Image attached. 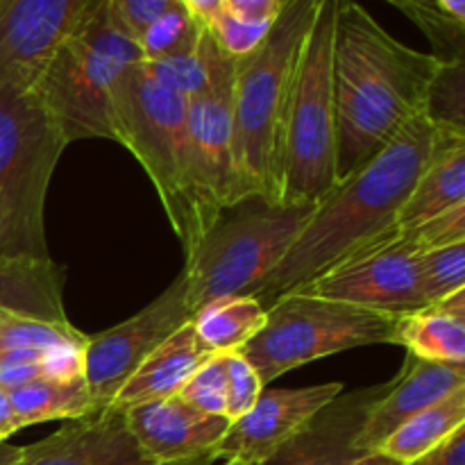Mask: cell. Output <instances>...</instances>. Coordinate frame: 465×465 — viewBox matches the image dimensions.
Instances as JSON below:
<instances>
[{
	"mask_svg": "<svg viewBox=\"0 0 465 465\" xmlns=\"http://www.w3.org/2000/svg\"><path fill=\"white\" fill-rule=\"evenodd\" d=\"M439 123L416 116L384 150L341 180L313 209L275 271L252 293L263 309L398 234V218L439 145Z\"/></svg>",
	"mask_w": 465,
	"mask_h": 465,
	"instance_id": "obj_1",
	"label": "cell"
},
{
	"mask_svg": "<svg viewBox=\"0 0 465 465\" xmlns=\"http://www.w3.org/2000/svg\"><path fill=\"white\" fill-rule=\"evenodd\" d=\"M443 66L436 54L389 35L357 0H341L331 54L339 182L427 114Z\"/></svg>",
	"mask_w": 465,
	"mask_h": 465,
	"instance_id": "obj_2",
	"label": "cell"
},
{
	"mask_svg": "<svg viewBox=\"0 0 465 465\" xmlns=\"http://www.w3.org/2000/svg\"><path fill=\"white\" fill-rule=\"evenodd\" d=\"M322 0H282L262 44L234 59L232 95V207H277L284 191V141L304 44Z\"/></svg>",
	"mask_w": 465,
	"mask_h": 465,
	"instance_id": "obj_3",
	"label": "cell"
},
{
	"mask_svg": "<svg viewBox=\"0 0 465 465\" xmlns=\"http://www.w3.org/2000/svg\"><path fill=\"white\" fill-rule=\"evenodd\" d=\"M139 62H143L139 44L114 23L103 0L54 50L36 77L35 91L68 143L116 141V86L127 68Z\"/></svg>",
	"mask_w": 465,
	"mask_h": 465,
	"instance_id": "obj_4",
	"label": "cell"
},
{
	"mask_svg": "<svg viewBox=\"0 0 465 465\" xmlns=\"http://www.w3.org/2000/svg\"><path fill=\"white\" fill-rule=\"evenodd\" d=\"M66 145L35 86L0 84V257H50L45 195Z\"/></svg>",
	"mask_w": 465,
	"mask_h": 465,
	"instance_id": "obj_5",
	"label": "cell"
},
{
	"mask_svg": "<svg viewBox=\"0 0 465 465\" xmlns=\"http://www.w3.org/2000/svg\"><path fill=\"white\" fill-rule=\"evenodd\" d=\"M398 321V313L289 293L266 309L263 330L236 352L257 371L266 386L316 359L366 345L393 343Z\"/></svg>",
	"mask_w": 465,
	"mask_h": 465,
	"instance_id": "obj_6",
	"label": "cell"
},
{
	"mask_svg": "<svg viewBox=\"0 0 465 465\" xmlns=\"http://www.w3.org/2000/svg\"><path fill=\"white\" fill-rule=\"evenodd\" d=\"M341 0H322L304 44L291 95L282 204L321 203L336 184L334 25Z\"/></svg>",
	"mask_w": 465,
	"mask_h": 465,
	"instance_id": "obj_7",
	"label": "cell"
},
{
	"mask_svg": "<svg viewBox=\"0 0 465 465\" xmlns=\"http://www.w3.org/2000/svg\"><path fill=\"white\" fill-rule=\"evenodd\" d=\"M318 203L262 204L257 212L218 221L186 254L191 312L232 295H252L284 259Z\"/></svg>",
	"mask_w": 465,
	"mask_h": 465,
	"instance_id": "obj_8",
	"label": "cell"
},
{
	"mask_svg": "<svg viewBox=\"0 0 465 465\" xmlns=\"http://www.w3.org/2000/svg\"><path fill=\"white\" fill-rule=\"evenodd\" d=\"M186 103L145 73L143 64L125 71L116 86V143L125 145L143 166L180 243H186L189 213L184 195Z\"/></svg>",
	"mask_w": 465,
	"mask_h": 465,
	"instance_id": "obj_9",
	"label": "cell"
},
{
	"mask_svg": "<svg viewBox=\"0 0 465 465\" xmlns=\"http://www.w3.org/2000/svg\"><path fill=\"white\" fill-rule=\"evenodd\" d=\"M232 95L234 59L221 50L212 77L186 103L184 195L189 213L184 254L232 209Z\"/></svg>",
	"mask_w": 465,
	"mask_h": 465,
	"instance_id": "obj_10",
	"label": "cell"
},
{
	"mask_svg": "<svg viewBox=\"0 0 465 465\" xmlns=\"http://www.w3.org/2000/svg\"><path fill=\"white\" fill-rule=\"evenodd\" d=\"M64 282L66 272L50 257H0V352L84 348L86 334L64 309Z\"/></svg>",
	"mask_w": 465,
	"mask_h": 465,
	"instance_id": "obj_11",
	"label": "cell"
},
{
	"mask_svg": "<svg viewBox=\"0 0 465 465\" xmlns=\"http://www.w3.org/2000/svg\"><path fill=\"white\" fill-rule=\"evenodd\" d=\"M191 318L193 312L186 298V277L184 272H180L177 280L136 316L127 318L121 325H114L112 330L86 336L82 371H84L86 389L98 409H107L132 372L163 341L191 322Z\"/></svg>",
	"mask_w": 465,
	"mask_h": 465,
	"instance_id": "obj_12",
	"label": "cell"
},
{
	"mask_svg": "<svg viewBox=\"0 0 465 465\" xmlns=\"http://www.w3.org/2000/svg\"><path fill=\"white\" fill-rule=\"evenodd\" d=\"M293 293L339 300L354 307L386 313L418 312L430 307L420 284V252L398 234L363 252L325 275L316 277Z\"/></svg>",
	"mask_w": 465,
	"mask_h": 465,
	"instance_id": "obj_13",
	"label": "cell"
},
{
	"mask_svg": "<svg viewBox=\"0 0 465 465\" xmlns=\"http://www.w3.org/2000/svg\"><path fill=\"white\" fill-rule=\"evenodd\" d=\"M103 0H0V84L35 86L54 50Z\"/></svg>",
	"mask_w": 465,
	"mask_h": 465,
	"instance_id": "obj_14",
	"label": "cell"
},
{
	"mask_svg": "<svg viewBox=\"0 0 465 465\" xmlns=\"http://www.w3.org/2000/svg\"><path fill=\"white\" fill-rule=\"evenodd\" d=\"M339 393H343V384L339 381L307 389L262 391L257 404L232 422L213 450V459L243 465L263 463Z\"/></svg>",
	"mask_w": 465,
	"mask_h": 465,
	"instance_id": "obj_15",
	"label": "cell"
},
{
	"mask_svg": "<svg viewBox=\"0 0 465 465\" xmlns=\"http://www.w3.org/2000/svg\"><path fill=\"white\" fill-rule=\"evenodd\" d=\"M213 454L180 463H154L132 436L123 409H100L21 448L18 465H213Z\"/></svg>",
	"mask_w": 465,
	"mask_h": 465,
	"instance_id": "obj_16",
	"label": "cell"
},
{
	"mask_svg": "<svg viewBox=\"0 0 465 465\" xmlns=\"http://www.w3.org/2000/svg\"><path fill=\"white\" fill-rule=\"evenodd\" d=\"M393 386V380L339 393L313 413L272 457L259 465H352L363 457L357 448L368 413Z\"/></svg>",
	"mask_w": 465,
	"mask_h": 465,
	"instance_id": "obj_17",
	"label": "cell"
},
{
	"mask_svg": "<svg viewBox=\"0 0 465 465\" xmlns=\"http://www.w3.org/2000/svg\"><path fill=\"white\" fill-rule=\"evenodd\" d=\"M125 422L154 463H180L213 454L232 425L230 418L198 411L177 395L125 409Z\"/></svg>",
	"mask_w": 465,
	"mask_h": 465,
	"instance_id": "obj_18",
	"label": "cell"
},
{
	"mask_svg": "<svg viewBox=\"0 0 465 465\" xmlns=\"http://www.w3.org/2000/svg\"><path fill=\"white\" fill-rule=\"evenodd\" d=\"M465 389V366L425 361L409 354L402 371L393 377L389 393L372 407L357 448L363 454L377 452L402 422L440 402L454 391Z\"/></svg>",
	"mask_w": 465,
	"mask_h": 465,
	"instance_id": "obj_19",
	"label": "cell"
},
{
	"mask_svg": "<svg viewBox=\"0 0 465 465\" xmlns=\"http://www.w3.org/2000/svg\"><path fill=\"white\" fill-rule=\"evenodd\" d=\"M212 350L204 348L203 341L195 334L193 325L186 322L182 330H177L171 339L163 341L134 372L130 380L123 384L114 402V409H130L136 404L153 402V400L175 398L184 381L207 361Z\"/></svg>",
	"mask_w": 465,
	"mask_h": 465,
	"instance_id": "obj_20",
	"label": "cell"
},
{
	"mask_svg": "<svg viewBox=\"0 0 465 465\" xmlns=\"http://www.w3.org/2000/svg\"><path fill=\"white\" fill-rule=\"evenodd\" d=\"M439 130L434 157L400 212L398 232L465 204V127L439 123Z\"/></svg>",
	"mask_w": 465,
	"mask_h": 465,
	"instance_id": "obj_21",
	"label": "cell"
},
{
	"mask_svg": "<svg viewBox=\"0 0 465 465\" xmlns=\"http://www.w3.org/2000/svg\"><path fill=\"white\" fill-rule=\"evenodd\" d=\"M393 345H404L411 357L425 361L465 366V289L400 316Z\"/></svg>",
	"mask_w": 465,
	"mask_h": 465,
	"instance_id": "obj_22",
	"label": "cell"
},
{
	"mask_svg": "<svg viewBox=\"0 0 465 465\" xmlns=\"http://www.w3.org/2000/svg\"><path fill=\"white\" fill-rule=\"evenodd\" d=\"M18 427L48 420H77L100 411L86 389L84 375L73 380H41L7 391Z\"/></svg>",
	"mask_w": 465,
	"mask_h": 465,
	"instance_id": "obj_23",
	"label": "cell"
},
{
	"mask_svg": "<svg viewBox=\"0 0 465 465\" xmlns=\"http://www.w3.org/2000/svg\"><path fill=\"white\" fill-rule=\"evenodd\" d=\"M191 325L207 350L236 352L263 330L266 309L252 295H232L200 307Z\"/></svg>",
	"mask_w": 465,
	"mask_h": 465,
	"instance_id": "obj_24",
	"label": "cell"
},
{
	"mask_svg": "<svg viewBox=\"0 0 465 465\" xmlns=\"http://www.w3.org/2000/svg\"><path fill=\"white\" fill-rule=\"evenodd\" d=\"M465 425V389L454 391L440 402L431 404L425 411L416 413L398 427L381 443L377 452L386 454L398 463H409L422 454L439 448L445 439Z\"/></svg>",
	"mask_w": 465,
	"mask_h": 465,
	"instance_id": "obj_25",
	"label": "cell"
},
{
	"mask_svg": "<svg viewBox=\"0 0 465 465\" xmlns=\"http://www.w3.org/2000/svg\"><path fill=\"white\" fill-rule=\"evenodd\" d=\"M204 30L207 27L195 21L186 5H177L154 18L136 44H139L143 62H159V59L193 53Z\"/></svg>",
	"mask_w": 465,
	"mask_h": 465,
	"instance_id": "obj_26",
	"label": "cell"
},
{
	"mask_svg": "<svg viewBox=\"0 0 465 465\" xmlns=\"http://www.w3.org/2000/svg\"><path fill=\"white\" fill-rule=\"evenodd\" d=\"M404 14L430 39L431 54L443 62L465 59V23L440 12L431 0H384Z\"/></svg>",
	"mask_w": 465,
	"mask_h": 465,
	"instance_id": "obj_27",
	"label": "cell"
},
{
	"mask_svg": "<svg viewBox=\"0 0 465 465\" xmlns=\"http://www.w3.org/2000/svg\"><path fill=\"white\" fill-rule=\"evenodd\" d=\"M420 284L427 304L465 289V243L420 252Z\"/></svg>",
	"mask_w": 465,
	"mask_h": 465,
	"instance_id": "obj_28",
	"label": "cell"
},
{
	"mask_svg": "<svg viewBox=\"0 0 465 465\" xmlns=\"http://www.w3.org/2000/svg\"><path fill=\"white\" fill-rule=\"evenodd\" d=\"M177 398L189 407L212 416H225L227 400V371L225 352H216L184 381Z\"/></svg>",
	"mask_w": 465,
	"mask_h": 465,
	"instance_id": "obj_29",
	"label": "cell"
},
{
	"mask_svg": "<svg viewBox=\"0 0 465 465\" xmlns=\"http://www.w3.org/2000/svg\"><path fill=\"white\" fill-rule=\"evenodd\" d=\"M400 236L407 239L418 252L465 243V204H459V207L448 209L439 216H431L430 221H422L409 230H402Z\"/></svg>",
	"mask_w": 465,
	"mask_h": 465,
	"instance_id": "obj_30",
	"label": "cell"
},
{
	"mask_svg": "<svg viewBox=\"0 0 465 465\" xmlns=\"http://www.w3.org/2000/svg\"><path fill=\"white\" fill-rule=\"evenodd\" d=\"M465 59L461 62H445L443 71L436 77L431 86L430 107L427 114L430 118L448 125L465 127L463 123V89H465Z\"/></svg>",
	"mask_w": 465,
	"mask_h": 465,
	"instance_id": "obj_31",
	"label": "cell"
},
{
	"mask_svg": "<svg viewBox=\"0 0 465 465\" xmlns=\"http://www.w3.org/2000/svg\"><path fill=\"white\" fill-rule=\"evenodd\" d=\"M225 371H227V400H225V418L232 422L250 411L257 404L262 395L263 384L259 380L257 371L241 357L239 352H225Z\"/></svg>",
	"mask_w": 465,
	"mask_h": 465,
	"instance_id": "obj_32",
	"label": "cell"
},
{
	"mask_svg": "<svg viewBox=\"0 0 465 465\" xmlns=\"http://www.w3.org/2000/svg\"><path fill=\"white\" fill-rule=\"evenodd\" d=\"M209 35L218 44V48L232 59H243L257 48L268 35L271 25H254V23H245L241 18L232 16V14L218 9L216 16L209 23Z\"/></svg>",
	"mask_w": 465,
	"mask_h": 465,
	"instance_id": "obj_33",
	"label": "cell"
},
{
	"mask_svg": "<svg viewBox=\"0 0 465 465\" xmlns=\"http://www.w3.org/2000/svg\"><path fill=\"white\" fill-rule=\"evenodd\" d=\"M107 5L114 23L125 35L139 41V36L143 35V30L154 18L162 16L168 9L177 7V5H184V0H107Z\"/></svg>",
	"mask_w": 465,
	"mask_h": 465,
	"instance_id": "obj_34",
	"label": "cell"
},
{
	"mask_svg": "<svg viewBox=\"0 0 465 465\" xmlns=\"http://www.w3.org/2000/svg\"><path fill=\"white\" fill-rule=\"evenodd\" d=\"M41 377H44V352L27 348L5 350L0 359V386L5 391L18 389Z\"/></svg>",
	"mask_w": 465,
	"mask_h": 465,
	"instance_id": "obj_35",
	"label": "cell"
},
{
	"mask_svg": "<svg viewBox=\"0 0 465 465\" xmlns=\"http://www.w3.org/2000/svg\"><path fill=\"white\" fill-rule=\"evenodd\" d=\"M223 12L254 25H272L282 9V0H223Z\"/></svg>",
	"mask_w": 465,
	"mask_h": 465,
	"instance_id": "obj_36",
	"label": "cell"
},
{
	"mask_svg": "<svg viewBox=\"0 0 465 465\" xmlns=\"http://www.w3.org/2000/svg\"><path fill=\"white\" fill-rule=\"evenodd\" d=\"M404 465H465V425L459 427L439 448Z\"/></svg>",
	"mask_w": 465,
	"mask_h": 465,
	"instance_id": "obj_37",
	"label": "cell"
},
{
	"mask_svg": "<svg viewBox=\"0 0 465 465\" xmlns=\"http://www.w3.org/2000/svg\"><path fill=\"white\" fill-rule=\"evenodd\" d=\"M18 430H21V427H18L16 416H14V409H12V402H9L7 391L0 386V443H5V440H7L12 434H16Z\"/></svg>",
	"mask_w": 465,
	"mask_h": 465,
	"instance_id": "obj_38",
	"label": "cell"
},
{
	"mask_svg": "<svg viewBox=\"0 0 465 465\" xmlns=\"http://www.w3.org/2000/svg\"><path fill=\"white\" fill-rule=\"evenodd\" d=\"M223 0H184L186 9L193 14V18L198 23H203L204 27H209L212 18L216 16L218 9H221Z\"/></svg>",
	"mask_w": 465,
	"mask_h": 465,
	"instance_id": "obj_39",
	"label": "cell"
},
{
	"mask_svg": "<svg viewBox=\"0 0 465 465\" xmlns=\"http://www.w3.org/2000/svg\"><path fill=\"white\" fill-rule=\"evenodd\" d=\"M440 12H445L448 16H452L454 21L465 23V0H431Z\"/></svg>",
	"mask_w": 465,
	"mask_h": 465,
	"instance_id": "obj_40",
	"label": "cell"
},
{
	"mask_svg": "<svg viewBox=\"0 0 465 465\" xmlns=\"http://www.w3.org/2000/svg\"><path fill=\"white\" fill-rule=\"evenodd\" d=\"M21 463V448L9 443H0V465H18Z\"/></svg>",
	"mask_w": 465,
	"mask_h": 465,
	"instance_id": "obj_41",
	"label": "cell"
},
{
	"mask_svg": "<svg viewBox=\"0 0 465 465\" xmlns=\"http://www.w3.org/2000/svg\"><path fill=\"white\" fill-rule=\"evenodd\" d=\"M352 465H402V463L393 461V459L386 457V454L381 452H371V454H363V457Z\"/></svg>",
	"mask_w": 465,
	"mask_h": 465,
	"instance_id": "obj_42",
	"label": "cell"
},
{
	"mask_svg": "<svg viewBox=\"0 0 465 465\" xmlns=\"http://www.w3.org/2000/svg\"><path fill=\"white\" fill-rule=\"evenodd\" d=\"M221 465H243V463H236V461H223Z\"/></svg>",
	"mask_w": 465,
	"mask_h": 465,
	"instance_id": "obj_43",
	"label": "cell"
},
{
	"mask_svg": "<svg viewBox=\"0 0 465 465\" xmlns=\"http://www.w3.org/2000/svg\"><path fill=\"white\" fill-rule=\"evenodd\" d=\"M0 359H3V352H0Z\"/></svg>",
	"mask_w": 465,
	"mask_h": 465,
	"instance_id": "obj_44",
	"label": "cell"
}]
</instances>
